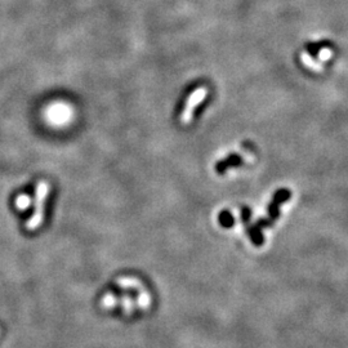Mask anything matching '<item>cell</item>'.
Segmentation results:
<instances>
[{
    "label": "cell",
    "instance_id": "1",
    "mask_svg": "<svg viewBox=\"0 0 348 348\" xmlns=\"http://www.w3.org/2000/svg\"><path fill=\"white\" fill-rule=\"evenodd\" d=\"M49 183L46 181H39L35 191V210L31 218L26 222V228L29 231L38 230L39 226L44 222V205H45L46 196L49 193Z\"/></svg>",
    "mask_w": 348,
    "mask_h": 348
},
{
    "label": "cell",
    "instance_id": "2",
    "mask_svg": "<svg viewBox=\"0 0 348 348\" xmlns=\"http://www.w3.org/2000/svg\"><path fill=\"white\" fill-rule=\"evenodd\" d=\"M207 95H208V89L207 88H204V86H200V88H197V89H195L192 93H191V95L188 97L186 104H184L183 111H182V115H181L182 123L183 124L190 123L191 119H192L195 109L198 106V105L202 104L203 101H204Z\"/></svg>",
    "mask_w": 348,
    "mask_h": 348
},
{
    "label": "cell",
    "instance_id": "3",
    "mask_svg": "<svg viewBox=\"0 0 348 348\" xmlns=\"http://www.w3.org/2000/svg\"><path fill=\"white\" fill-rule=\"evenodd\" d=\"M301 60H302V64L305 65L307 69H310L311 71L316 72V74H321V72L324 71L322 65L320 64V62H316V61L311 57L307 52H302V55H301Z\"/></svg>",
    "mask_w": 348,
    "mask_h": 348
},
{
    "label": "cell",
    "instance_id": "4",
    "mask_svg": "<svg viewBox=\"0 0 348 348\" xmlns=\"http://www.w3.org/2000/svg\"><path fill=\"white\" fill-rule=\"evenodd\" d=\"M32 200L29 195H20L16 198V208L18 210H27L30 208V205L32 204Z\"/></svg>",
    "mask_w": 348,
    "mask_h": 348
},
{
    "label": "cell",
    "instance_id": "5",
    "mask_svg": "<svg viewBox=\"0 0 348 348\" xmlns=\"http://www.w3.org/2000/svg\"><path fill=\"white\" fill-rule=\"evenodd\" d=\"M116 305H118V301H116V298L111 293L106 294V295H105L101 301V306L105 308L115 307Z\"/></svg>",
    "mask_w": 348,
    "mask_h": 348
},
{
    "label": "cell",
    "instance_id": "6",
    "mask_svg": "<svg viewBox=\"0 0 348 348\" xmlns=\"http://www.w3.org/2000/svg\"><path fill=\"white\" fill-rule=\"evenodd\" d=\"M333 57V51L330 48H322L319 52V60L321 62H326Z\"/></svg>",
    "mask_w": 348,
    "mask_h": 348
}]
</instances>
